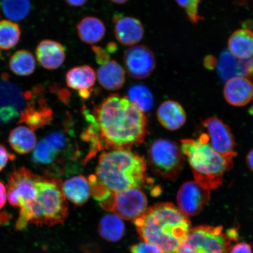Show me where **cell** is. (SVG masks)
<instances>
[{
    "label": "cell",
    "instance_id": "6da1fadb",
    "mask_svg": "<svg viewBox=\"0 0 253 253\" xmlns=\"http://www.w3.org/2000/svg\"><path fill=\"white\" fill-rule=\"evenodd\" d=\"M84 113L103 148L128 149L142 143L146 137V116L126 97L110 95L95 107L93 113Z\"/></svg>",
    "mask_w": 253,
    "mask_h": 253
},
{
    "label": "cell",
    "instance_id": "7a4b0ae2",
    "mask_svg": "<svg viewBox=\"0 0 253 253\" xmlns=\"http://www.w3.org/2000/svg\"><path fill=\"white\" fill-rule=\"evenodd\" d=\"M146 161L128 149L104 152L99 157L96 174L88 178L91 194L99 202L131 188L140 189L151 182Z\"/></svg>",
    "mask_w": 253,
    "mask_h": 253
},
{
    "label": "cell",
    "instance_id": "3957f363",
    "mask_svg": "<svg viewBox=\"0 0 253 253\" xmlns=\"http://www.w3.org/2000/svg\"><path fill=\"white\" fill-rule=\"evenodd\" d=\"M133 221L140 238L164 253H178L191 229L188 216L171 203L147 208Z\"/></svg>",
    "mask_w": 253,
    "mask_h": 253
},
{
    "label": "cell",
    "instance_id": "277c9868",
    "mask_svg": "<svg viewBox=\"0 0 253 253\" xmlns=\"http://www.w3.org/2000/svg\"><path fill=\"white\" fill-rule=\"evenodd\" d=\"M58 178L38 177L37 193L29 207L20 210L16 229L23 230L28 224L52 226L62 224L68 216V205Z\"/></svg>",
    "mask_w": 253,
    "mask_h": 253
},
{
    "label": "cell",
    "instance_id": "5b68a950",
    "mask_svg": "<svg viewBox=\"0 0 253 253\" xmlns=\"http://www.w3.org/2000/svg\"><path fill=\"white\" fill-rule=\"evenodd\" d=\"M208 140L207 135L198 140L183 139L181 150L187 158L195 181L211 191L222 185L224 174L233 167L234 158L221 156Z\"/></svg>",
    "mask_w": 253,
    "mask_h": 253
},
{
    "label": "cell",
    "instance_id": "8992f818",
    "mask_svg": "<svg viewBox=\"0 0 253 253\" xmlns=\"http://www.w3.org/2000/svg\"><path fill=\"white\" fill-rule=\"evenodd\" d=\"M235 230L223 232L222 227L200 226L191 229L178 253H229L236 239Z\"/></svg>",
    "mask_w": 253,
    "mask_h": 253
},
{
    "label": "cell",
    "instance_id": "52a82bcc",
    "mask_svg": "<svg viewBox=\"0 0 253 253\" xmlns=\"http://www.w3.org/2000/svg\"><path fill=\"white\" fill-rule=\"evenodd\" d=\"M148 161L155 174L164 179L175 180L185 166V156L175 142L160 138L148 151Z\"/></svg>",
    "mask_w": 253,
    "mask_h": 253
},
{
    "label": "cell",
    "instance_id": "ba28073f",
    "mask_svg": "<svg viewBox=\"0 0 253 253\" xmlns=\"http://www.w3.org/2000/svg\"><path fill=\"white\" fill-rule=\"evenodd\" d=\"M99 204L121 219L134 221L147 210L148 201L140 189L131 188L112 194Z\"/></svg>",
    "mask_w": 253,
    "mask_h": 253
},
{
    "label": "cell",
    "instance_id": "9c48e42d",
    "mask_svg": "<svg viewBox=\"0 0 253 253\" xmlns=\"http://www.w3.org/2000/svg\"><path fill=\"white\" fill-rule=\"evenodd\" d=\"M39 175L25 167L9 174L7 185V199L12 207L24 210L36 197V182Z\"/></svg>",
    "mask_w": 253,
    "mask_h": 253
},
{
    "label": "cell",
    "instance_id": "30bf717a",
    "mask_svg": "<svg viewBox=\"0 0 253 253\" xmlns=\"http://www.w3.org/2000/svg\"><path fill=\"white\" fill-rule=\"evenodd\" d=\"M31 96L9 80L7 75L0 79V123L7 124L20 118Z\"/></svg>",
    "mask_w": 253,
    "mask_h": 253
},
{
    "label": "cell",
    "instance_id": "8fae6325",
    "mask_svg": "<svg viewBox=\"0 0 253 253\" xmlns=\"http://www.w3.org/2000/svg\"><path fill=\"white\" fill-rule=\"evenodd\" d=\"M52 111L42 97V87L37 86L31 91L26 107L21 113L19 123H24L35 131L49 125L52 120Z\"/></svg>",
    "mask_w": 253,
    "mask_h": 253
},
{
    "label": "cell",
    "instance_id": "7c38bea8",
    "mask_svg": "<svg viewBox=\"0 0 253 253\" xmlns=\"http://www.w3.org/2000/svg\"><path fill=\"white\" fill-rule=\"evenodd\" d=\"M123 61L128 75L137 79H144L149 77L156 65L153 52L144 45L129 47L124 53Z\"/></svg>",
    "mask_w": 253,
    "mask_h": 253
},
{
    "label": "cell",
    "instance_id": "4fadbf2b",
    "mask_svg": "<svg viewBox=\"0 0 253 253\" xmlns=\"http://www.w3.org/2000/svg\"><path fill=\"white\" fill-rule=\"evenodd\" d=\"M207 129L211 142L210 144L221 156L235 157V139L228 125L217 117H210L202 121Z\"/></svg>",
    "mask_w": 253,
    "mask_h": 253
},
{
    "label": "cell",
    "instance_id": "5bb4252c",
    "mask_svg": "<svg viewBox=\"0 0 253 253\" xmlns=\"http://www.w3.org/2000/svg\"><path fill=\"white\" fill-rule=\"evenodd\" d=\"M211 198L210 190L195 181L186 182L177 194L178 208L186 216H195L203 210Z\"/></svg>",
    "mask_w": 253,
    "mask_h": 253
},
{
    "label": "cell",
    "instance_id": "9a60e30c",
    "mask_svg": "<svg viewBox=\"0 0 253 253\" xmlns=\"http://www.w3.org/2000/svg\"><path fill=\"white\" fill-rule=\"evenodd\" d=\"M218 74L221 80L226 82L237 77L253 80V57L249 59H239L225 50L216 61Z\"/></svg>",
    "mask_w": 253,
    "mask_h": 253
},
{
    "label": "cell",
    "instance_id": "2e32d148",
    "mask_svg": "<svg viewBox=\"0 0 253 253\" xmlns=\"http://www.w3.org/2000/svg\"><path fill=\"white\" fill-rule=\"evenodd\" d=\"M113 22L116 39L122 45L134 46L143 39L144 27L138 19L117 14L114 15Z\"/></svg>",
    "mask_w": 253,
    "mask_h": 253
},
{
    "label": "cell",
    "instance_id": "e0dca14e",
    "mask_svg": "<svg viewBox=\"0 0 253 253\" xmlns=\"http://www.w3.org/2000/svg\"><path fill=\"white\" fill-rule=\"evenodd\" d=\"M223 94L227 102L235 107L245 106L253 96V84L249 79L237 77L229 79L224 87Z\"/></svg>",
    "mask_w": 253,
    "mask_h": 253
},
{
    "label": "cell",
    "instance_id": "ac0fdd59",
    "mask_svg": "<svg viewBox=\"0 0 253 253\" xmlns=\"http://www.w3.org/2000/svg\"><path fill=\"white\" fill-rule=\"evenodd\" d=\"M36 54L38 61L47 70L61 67L66 59L65 47L51 40H44L38 45Z\"/></svg>",
    "mask_w": 253,
    "mask_h": 253
},
{
    "label": "cell",
    "instance_id": "d6986e66",
    "mask_svg": "<svg viewBox=\"0 0 253 253\" xmlns=\"http://www.w3.org/2000/svg\"><path fill=\"white\" fill-rule=\"evenodd\" d=\"M96 75L90 66H76L66 73V82L68 87L78 90L82 99H88L96 82Z\"/></svg>",
    "mask_w": 253,
    "mask_h": 253
},
{
    "label": "cell",
    "instance_id": "ffe728a7",
    "mask_svg": "<svg viewBox=\"0 0 253 253\" xmlns=\"http://www.w3.org/2000/svg\"><path fill=\"white\" fill-rule=\"evenodd\" d=\"M157 115L160 124L169 131L177 130L186 123L185 111L176 101H165L158 107Z\"/></svg>",
    "mask_w": 253,
    "mask_h": 253
},
{
    "label": "cell",
    "instance_id": "44dd1931",
    "mask_svg": "<svg viewBox=\"0 0 253 253\" xmlns=\"http://www.w3.org/2000/svg\"><path fill=\"white\" fill-rule=\"evenodd\" d=\"M96 76L99 84L107 90H118L126 82L125 69L115 60L101 65Z\"/></svg>",
    "mask_w": 253,
    "mask_h": 253
},
{
    "label": "cell",
    "instance_id": "7402d4cb",
    "mask_svg": "<svg viewBox=\"0 0 253 253\" xmlns=\"http://www.w3.org/2000/svg\"><path fill=\"white\" fill-rule=\"evenodd\" d=\"M62 189L65 198L77 206L86 203L91 194L88 179L81 175L66 180L62 184Z\"/></svg>",
    "mask_w": 253,
    "mask_h": 253
},
{
    "label": "cell",
    "instance_id": "603a6c76",
    "mask_svg": "<svg viewBox=\"0 0 253 253\" xmlns=\"http://www.w3.org/2000/svg\"><path fill=\"white\" fill-rule=\"evenodd\" d=\"M79 39L92 45L102 41L105 36L106 28L103 22L94 16H87L79 22L77 26Z\"/></svg>",
    "mask_w": 253,
    "mask_h": 253
},
{
    "label": "cell",
    "instance_id": "cb8c5ba5",
    "mask_svg": "<svg viewBox=\"0 0 253 253\" xmlns=\"http://www.w3.org/2000/svg\"><path fill=\"white\" fill-rule=\"evenodd\" d=\"M229 51L239 59L253 57V32L249 29L237 30L229 38Z\"/></svg>",
    "mask_w": 253,
    "mask_h": 253
},
{
    "label": "cell",
    "instance_id": "d4e9b609",
    "mask_svg": "<svg viewBox=\"0 0 253 253\" xmlns=\"http://www.w3.org/2000/svg\"><path fill=\"white\" fill-rule=\"evenodd\" d=\"M8 142L16 153L24 155L30 153L37 145V138L34 131L26 126H18L10 132Z\"/></svg>",
    "mask_w": 253,
    "mask_h": 253
},
{
    "label": "cell",
    "instance_id": "484cf974",
    "mask_svg": "<svg viewBox=\"0 0 253 253\" xmlns=\"http://www.w3.org/2000/svg\"><path fill=\"white\" fill-rule=\"evenodd\" d=\"M60 156H61L58 152L45 138H43L38 142L35 147L32 156V161L37 166L50 167L55 172V175H58L57 164H61L62 163Z\"/></svg>",
    "mask_w": 253,
    "mask_h": 253
},
{
    "label": "cell",
    "instance_id": "4316f807",
    "mask_svg": "<svg viewBox=\"0 0 253 253\" xmlns=\"http://www.w3.org/2000/svg\"><path fill=\"white\" fill-rule=\"evenodd\" d=\"M125 230L122 219L115 214L105 215L99 224V235L110 242H118L121 239L124 235Z\"/></svg>",
    "mask_w": 253,
    "mask_h": 253
},
{
    "label": "cell",
    "instance_id": "83f0119b",
    "mask_svg": "<svg viewBox=\"0 0 253 253\" xmlns=\"http://www.w3.org/2000/svg\"><path fill=\"white\" fill-rule=\"evenodd\" d=\"M9 68L12 73L21 77L33 74L36 67V59L29 50H18L9 59Z\"/></svg>",
    "mask_w": 253,
    "mask_h": 253
},
{
    "label": "cell",
    "instance_id": "f1b7e54d",
    "mask_svg": "<svg viewBox=\"0 0 253 253\" xmlns=\"http://www.w3.org/2000/svg\"><path fill=\"white\" fill-rule=\"evenodd\" d=\"M128 100L143 113L153 109L154 100L150 88L143 84H135L129 88Z\"/></svg>",
    "mask_w": 253,
    "mask_h": 253
},
{
    "label": "cell",
    "instance_id": "f546056e",
    "mask_svg": "<svg viewBox=\"0 0 253 253\" xmlns=\"http://www.w3.org/2000/svg\"><path fill=\"white\" fill-rule=\"evenodd\" d=\"M21 30L18 25L9 20L0 21V49L8 50L18 43Z\"/></svg>",
    "mask_w": 253,
    "mask_h": 253
},
{
    "label": "cell",
    "instance_id": "4dcf8cb0",
    "mask_svg": "<svg viewBox=\"0 0 253 253\" xmlns=\"http://www.w3.org/2000/svg\"><path fill=\"white\" fill-rule=\"evenodd\" d=\"M1 5L6 17L14 21L23 20L31 8L30 0H2Z\"/></svg>",
    "mask_w": 253,
    "mask_h": 253
},
{
    "label": "cell",
    "instance_id": "1f68e13d",
    "mask_svg": "<svg viewBox=\"0 0 253 253\" xmlns=\"http://www.w3.org/2000/svg\"><path fill=\"white\" fill-rule=\"evenodd\" d=\"M177 4L184 9L185 13L192 23L197 24L203 20L199 12V5L202 0H175Z\"/></svg>",
    "mask_w": 253,
    "mask_h": 253
},
{
    "label": "cell",
    "instance_id": "d6a6232c",
    "mask_svg": "<svg viewBox=\"0 0 253 253\" xmlns=\"http://www.w3.org/2000/svg\"><path fill=\"white\" fill-rule=\"evenodd\" d=\"M130 251L131 253H164L158 247L147 242L132 246Z\"/></svg>",
    "mask_w": 253,
    "mask_h": 253
},
{
    "label": "cell",
    "instance_id": "836d02e7",
    "mask_svg": "<svg viewBox=\"0 0 253 253\" xmlns=\"http://www.w3.org/2000/svg\"><path fill=\"white\" fill-rule=\"evenodd\" d=\"M91 50L94 53L95 59L98 64L103 65L110 61V53L107 50L104 49L101 46H93L91 47Z\"/></svg>",
    "mask_w": 253,
    "mask_h": 253
},
{
    "label": "cell",
    "instance_id": "e575fe53",
    "mask_svg": "<svg viewBox=\"0 0 253 253\" xmlns=\"http://www.w3.org/2000/svg\"><path fill=\"white\" fill-rule=\"evenodd\" d=\"M15 158L14 154L9 153L4 145L0 144V172L7 165L9 160H14Z\"/></svg>",
    "mask_w": 253,
    "mask_h": 253
},
{
    "label": "cell",
    "instance_id": "d590c367",
    "mask_svg": "<svg viewBox=\"0 0 253 253\" xmlns=\"http://www.w3.org/2000/svg\"><path fill=\"white\" fill-rule=\"evenodd\" d=\"M229 253H253L251 245L245 242L237 243L231 247Z\"/></svg>",
    "mask_w": 253,
    "mask_h": 253
},
{
    "label": "cell",
    "instance_id": "8d00e7d4",
    "mask_svg": "<svg viewBox=\"0 0 253 253\" xmlns=\"http://www.w3.org/2000/svg\"><path fill=\"white\" fill-rule=\"evenodd\" d=\"M7 189L1 182H0V210L4 207L7 201Z\"/></svg>",
    "mask_w": 253,
    "mask_h": 253
},
{
    "label": "cell",
    "instance_id": "74e56055",
    "mask_svg": "<svg viewBox=\"0 0 253 253\" xmlns=\"http://www.w3.org/2000/svg\"><path fill=\"white\" fill-rule=\"evenodd\" d=\"M88 0H65L66 4L73 7H79L84 5Z\"/></svg>",
    "mask_w": 253,
    "mask_h": 253
},
{
    "label": "cell",
    "instance_id": "f35d334b",
    "mask_svg": "<svg viewBox=\"0 0 253 253\" xmlns=\"http://www.w3.org/2000/svg\"><path fill=\"white\" fill-rule=\"evenodd\" d=\"M246 163L249 169L253 172V148L249 151L246 157Z\"/></svg>",
    "mask_w": 253,
    "mask_h": 253
},
{
    "label": "cell",
    "instance_id": "ab89813d",
    "mask_svg": "<svg viewBox=\"0 0 253 253\" xmlns=\"http://www.w3.org/2000/svg\"><path fill=\"white\" fill-rule=\"evenodd\" d=\"M118 49V45L115 42H110L107 44L106 50L109 53H115Z\"/></svg>",
    "mask_w": 253,
    "mask_h": 253
},
{
    "label": "cell",
    "instance_id": "60d3db41",
    "mask_svg": "<svg viewBox=\"0 0 253 253\" xmlns=\"http://www.w3.org/2000/svg\"><path fill=\"white\" fill-rule=\"evenodd\" d=\"M10 220V215L6 212L0 213V224H5Z\"/></svg>",
    "mask_w": 253,
    "mask_h": 253
},
{
    "label": "cell",
    "instance_id": "b9f144b4",
    "mask_svg": "<svg viewBox=\"0 0 253 253\" xmlns=\"http://www.w3.org/2000/svg\"><path fill=\"white\" fill-rule=\"evenodd\" d=\"M110 1L115 3L116 4L121 5L125 4V3L128 2L129 0H110Z\"/></svg>",
    "mask_w": 253,
    "mask_h": 253
},
{
    "label": "cell",
    "instance_id": "7bdbcfd3",
    "mask_svg": "<svg viewBox=\"0 0 253 253\" xmlns=\"http://www.w3.org/2000/svg\"><path fill=\"white\" fill-rule=\"evenodd\" d=\"M252 99H253V98H252Z\"/></svg>",
    "mask_w": 253,
    "mask_h": 253
}]
</instances>
